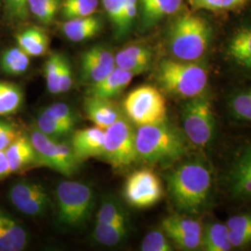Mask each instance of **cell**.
Instances as JSON below:
<instances>
[{
	"label": "cell",
	"mask_w": 251,
	"mask_h": 251,
	"mask_svg": "<svg viewBox=\"0 0 251 251\" xmlns=\"http://www.w3.org/2000/svg\"><path fill=\"white\" fill-rule=\"evenodd\" d=\"M168 190L175 207L185 215H199L210 205L213 177L210 165L201 155L179 163L168 176Z\"/></svg>",
	"instance_id": "1"
},
{
	"label": "cell",
	"mask_w": 251,
	"mask_h": 251,
	"mask_svg": "<svg viewBox=\"0 0 251 251\" xmlns=\"http://www.w3.org/2000/svg\"><path fill=\"white\" fill-rule=\"evenodd\" d=\"M189 141L183 132L166 121L137 126L138 159L149 164L167 165L187 154Z\"/></svg>",
	"instance_id": "2"
},
{
	"label": "cell",
	"mask_w": 251,
	"mask_h": 251,
	"mask_svg": "<svg viewBox=\"0 0 251 251\" xmlns=\"http://www.w3.org/2000/svg\"><path fill=\"white\" fill-rule=\"evenodd\" d=\"M213 40V28L205 17L186 12L175 19L168 32V47L174 59L202 61Z\"/></svg>",
	"instance_id": "3"
},
{
	"label": "cell",
	"mask_w": 251,
	"mask_h": 251,
	"mask_svg": "<svg viewBox=\"0 0 251 251\" xmlns=\"http://www.w3.org/2000/svg\"><path fill=\"white\" fill-rule=\"evenodd\" d=\"M155 77L163 90L172 96L192 99L206 93L208 70L201 61L189 62L163 59L158 63Z\"/></svg>",
	"instance_id": "4"
},
{
	"label": "cell",
	"mask_w": 251,
	"mask_h": 251,
	"mask_svg": "<svg viewBox=\"0 0 251 251\" xmlns=\"http://www.w3.org/2000/svg\"><path fill=\"white\" fill-rule=\"evenodd\" d=\"M57 219L63 227L78 228L86 224L94 208V192L89 185L64 180L56 188Z\"/></svg>",
	"instance_id": "5"
},
{
	"label": "cell",
	"mask_w": 251,
	"mask_h": 251,
	"mask_svg": "<svg viewBox=\"0 0 251 251\" xmlns=\"http://www.w3.org/2000/svg\"><path fill=\"white\" fill-rule=\"evenodd\" d=\"M182 130L190 144L207 147L216 136V118L210 98L206 93L186 100L180 108Z\"/></svg>",
	"instance_id": "6"
},
{
	"label": "cell",
	"mask_w": 251,
	"mask_h": 251,
	"mask_svg": "<svg viewBox=\"0 0 251 251\" xmlns=\"http://www.w3.org/2000/svg\"><path fill=\"white\" fill-rule=\"evenodd\" d=\"M123 110L133 125H152L167 120V104L157 88L144 85L131 90L123 102Z\"/></svg>",
	"instance_id": "7"
},
{
	"label": "cell",
	"mask_w": 251,
	"mask_h": 251,
	"mask_svg": "<svg viewBox=\"0 0 251 251\" xmlns=\"http://www.w3.org/2000/svg\"><path fill=\"white\" fill-rule=\"evenodd\" d=\"M101 157L115 169L129 167L138 159L136 129L125 114L105 129L104 149Z\"/></svg>",
	"instance_id": "8"
},
{
	"label": "cell",
	"mask_w": 251,
	"mask_h": 251,
	"mask_svg": "<svg viewBox=\"0 0 251 251\" xmlns=\"http://www.w3.org/2000/svg\"><path fill=\"white\" fill-rule=\"evenodd\" d=\"M29 138L35 148L38 164L58 171L65 177H71L77 171L79 162L76 160L71 145L49 137L37 128L32 130Z\"/></svg>",
	"instance_id": "9"
},
{
	"label": "cell",
	"mask_w": 251,
	"mask_h": 251,
	"mask_svg": "<svg viewBox=\"0 0 251 251\" xmlns=\"http://www.w3.org/2000/svg\"><path fill=\"white\" fill-rule=\"evenodd\" d=\"M163 187L158 176L150 169L131 173L126 180L124 198L135 208H148L161 199Z\"/></svg>",
	"instance_id": "10"
},
{
	"label": "cell",
	"mask_w": 251,
	"mask_h": 251,
	"mask_svg": "<svg viewBox=\"0 0 251 251\" xmlns=\"http://www.w3.org/2000/svg\"><path fill=\"white\" fill-rule=\"evenodd\" d=\"M9 199L13 206L25 215H43L50 204L45 187L36 181L22 180L14 183L9 192Z\"/></svg>",
	"instance_id": "11"
},
{
	"label": "cell",
	"mask_w": 251,
	"mask_h": 251,
	"mask_svg": "<svg viewBox=\"0 0 251 251\" xmlns=\"http://www.w3.org/2000/svg\"><path fill=\"white\" fill-rule=\"evenodd\" d=\"M161 229L179 250L192 251L200 249L203 226L197 220L186 216H169L162 221Z\"/></svg>",
	"instance_id": "12"
},
{
	"label": "cell",
	"mask_w": 251,
	"mask_h": 251,
	"mask_svg": "<svg viewBox=\"0 0 251 251\" xmlns=\"http://www.w3.org/2000/svg\"><path fill=\"white\" fill-rule=\"evenodd\" d=\"M226 186L234 199L251 200V143L235 152L226 173Z\"/></svg>",
	"instance_id": "13"
},
{
	"label": "cell",
	"mask_w": 251,
	"mask_h": 251,
	"mask_svg": "<svg viewBox=\"0 0 251 251\" xmlns=\"http://www.w3.org/2000/svg\"><path fill=\"white\" fill-rule=\"evenodd\" d=\"M115 68V55L107 47L95 46L82 54L81 76L90 86L103 79Z\"/></svg>",
	"instance_id": "14"
},
{
	"label": "cell",
	"mask_w": 251,
	"mask_h": 251,
	"mask_svg": "<svg viewBox=\"0 0 251 251\" xmlns=\"http://www.w3.org/2000/svg\"><path fill=\"white\" fill-rule=\"evenodd\" d=\"M225 54L234 66L251 73V22L233 30L226 42Z\"/></svg>",
	"instance_id": "15"
},
{
	"label": "cell",
	"mask_w": 251,
	"mask_h": 251,
	"mask_svg": "<svg viewBox=\"0 0 251 251\" xmlns=\"http://www.w3.org/2000/svg\"><path fill=\"white\" fill-rule=\"evenodd\" d=\"M105 142V129L96 126L75 130L72 136L73 152L78 162L91 157L102 156Z\"/></svg>",
	"instance_id": "16"
},
{
	"label": "cell",
	"mask_w": 251,
	"mask_h": 251,
	"mask_svg": "<svg viewBox=\"0 0 251 251\" xmlns=\"http://www.w3.org/2000/svg\"><path fill=\"white\" fill-rule=\"evenodd\" d=\"M28 233L12 216L0 209V251H21L26 248Z\"/></svg>",
	"instance_id": "17"
},
{
	"label": "cell",
	"mask_w": 251,
	"mask_h": 251,
	"mask_svg": "<svg viewBox=\"0 0 251 251\" xmlns=\"http://www.w3.org/2000/svg\"><path fill=\"white\" fill-rule=\"evenodd\" d=\"M84 108L87 117L94 125L102 129L113 125L124 114L113 100L93 96L86 99Z\"/></svg>",
	"instance_id": "18"
},
{
	"label": "cell",
	"mask_w": 251,
	"mask_h": 251,
	"mask_svg": "<svg viewBox=\"0 0 251 251\" xmlns=\"http://www.w3.org/2000/svg\"><path fill=\"white\" fill-rule=\"evenodd\" d=\"M115 61L117 67L137 75L149 70L151 67L152 50L146 46H127L115 55Z\"/></svg>",
	"instance_id": "19"
},
{
	"label": "cell",
	"mask_w": 251,
	"mask_h": 251,
	"mask_svg": "<svg viewBox=\"0 0 251 251\" xmlns=\"http://www.w3.org/2000/svg\"><path fill=\"white\" fill-rule=\"evenodd\" d=\"M135 75L121 68H116L103 79L90 86V96L111 99L118 96L130 84Z\"/></svg>",
	"instance_id": "20"
},
{
	"label": "cell",
	"mask_w": 251,
	"mask_h": 251,
	"mask_svg": "<svg viewBox=\"0 0 251 251\" xmlns=\"http://www.w3.org/2000/svg\"><path fill=\"white\" fill-rule=\"evenodd\" d=\"M11 173L25 169L32 164H38L35 148L29 136L19 135L18 138L5 150Z\"/></svg>",
	"instance_id": "21"
},
{
	"label": "cell",
	"mask_w": 251,
	"mask_h": 251,
	"mask_svg": "<svg viewBox=\"0 0 251 251\" xmlns=\"http://www.w3.org/2000/svg\"><path fill=\"white\" fill-rule=\"evenodd\" d=\"M101 29V22L94 16L66 20L62 25V32L73 42H82L96 36Z\"/></svg>",
	"instance_id": "22"
},
{
	"label": "cell",
	"mask_w": 251,
	"mask_h": 251,
	"mask_svg": "<svg viewBox=\"0 0 251 251\" xmlns=\"http://www.w3.org/2000/svg\"><path fill=\"white\" fill-rule=\"evenodd\" d=\"M200 249L206 251H229L233 246L226 224L212 222L203 228Z\"/></svg>",
	"instance_id": "23"
},
{
	"label": "cell",
	"mask_w": 251,
	"mask_h": 251,
	"mask_svg": "<svg viewBox=\"0 0 251 251\" xmlns=\"http://www.w3.org/2000/svg\"><path fill=\"white\" fill-rule=\"evenodd\" d=\"M18 46L30 57L42 56L49 48V36L39 27L26 28L16 36Z\"/></svg>",
	"instance_id": "24"
},
{
	"label": "cell",
	"mask_w": 251,
	"mask_h": 251,
	"mask_svg": "<svg viewBox=\"0 0 251 251\" xmlns=\"http://www.w3.org/2000/svg\"><path fill=\"white\" fill-rule=\"evenodd\" d=\"M233 249H239L251 243V212L232 216L226 221Z\"/></svg>",
	"instance_id": "25"
},
{
	"label": "cell",
	"mask_w": 251,
	"mask_h": 251,
	"mask_svg": "<svg viewBox=\"0 0 251 251\" xmlns=\"http://www.w3.org/2000/svg\"><path fill=\"white\" fill-rule=\"evenodd\" d=\"M182 6V0H157L152 6L141 12L142 24L144 28L155 25L163 19L177 13Z\"/></svg>",
	"instance_id": "26"
},
{
	"label": "cell",
	"mask_w": 251,
	"mask_h": 251,
	"mask_svg": "<svg viewBox=\"0 0 251 251\" xmlns=\"http://www.w3.org/2000/svg\"><path fill=\"white\" fill-rule=\"evenodd\" d=\"M24 101V92L18 85L0 81V117L18 112Z\"/></svg>",
	"instance_id": "27"
},
{
	"label": "cell",
	"mask_w": 251,
	"mask_h": 251,
	"mask_svg": "<svg viewBox=\"0 0 251 251\" xmlns=\"http://www.w3.org/2000/svg\"><path fill=\"white\" fill-rule=\"evenodd\" d=\"M30 65V56L20 47L10 48L4 51L0 59L1 69L10 75H21Z\"/></svg>",
	"instance_id": "28"
},
{
	"label": "cell",
	"mask_w": 251,
	"mask_h": 251,
	"mask_svg": "<svg viewBox=\"0 0 251 251\" xmlns=\"http://www.w3.org/2000/svg\"><path fill=\"white\" fill-rule=\"evenodd\" d=\"M227 106L234 119L251 124V87L232 93Z\"/></svg>",
	"instance_id": "29"
},
{
	"label": "cell",
	"mask_w": 251,
	"mask_h": 251,
	"mask_svg": "<svg viewBox=\"0 0 251 251\" xmlns=\"http://www.w3.org/2000/svg\"><path fill=\"white\" fill-rule=\"evenodd\" d=\"M92 235L94 240L100 245L105 247H114L125 240L127 235V225H113L96 222Z\"/></svg>",
	"instance_id": "30"
},
{
	"label": "cell",
	"mask_w": 251,
	"mask_h": 251,
	"mask_svg": "<svg viewBox=\"0 0 251 251\" xmlns=\"http://www.w3.org/2000/svg\"><path fill=\"white\" fill-rule=\"evenodd\" d=\"M96 222L113 225H128L127 215L117 198L105 197L96 215Z\"/></svg>",
	"instance_id": "31"
},
{
	"label": "cell",
	"mask_w": 251,
	"mask_h": 251,
	"mask_svg": "<svg viewBox=\"0 0 251 251\" xmlns=\"http://www.w3.org/2000/svg\"><path fill=\"white\" fill-rule=\"evenodd\" d=\"M102 5L116 36L118 38L126 36L128 31L125 23L126 0H102Z\"/></svg>",
	"instance_id": "32"
},
{
	"label": "cell",
	"mask_w": 251,
	"mask_h": 251,
	"mask_svg": "<svg viewBox=\"0 0 251 251\" xmlns=\"http://www.w3.org/2000/svg\"><path fill=\"white\" fill-rule=\"evenodd\" d=\"M251 0H187L196 11L206 10L211 12H228L244 8Z\"/></svg>",
	"instance_id": "33"
},
{
	"label": "cell",
	"mask_w": 251,
	"mask_h": 251,
	"mask_svg": "<svg viewBox=\"0 0 251 251\" xmlns=\"http://www.w3.org/2000/svg\"><path fill=\"white\" fill-rule=\"evenodd\" d=\"M99 5V0H64L62 15L64 19L82 18L93 15Z\"/></svg>",
	"instance_id": "34"
},
{
	"label": "cell",
	"mask_w": 251,
	"mask_h": 251,
	"mask_svg": "<svg viewBox=\"0 0 251 251\" xmlns=\"http://www.w3.org/2000/svg\"><path fill=\"white\" fill-rule=\"evenodd\" d=\"M60 8V0H27V9L42 24H50Z\"/></svg>",
	"instance_id": "35"
},
{
	"label": "cell",
	"mask_w": 251,
	"mask_h": 251,
	"mask_svg": "<svg viewBox=\"0 0 251 251\" xmlns=\"http://www.w3.org/2000/svg\"><path fill=\"white\" fill-rule=\"evenodd\" d=\"M36 128L47 136L57 140L71 134L74 130V128L60 123L44 111L39 114L36 119Z\"/></svg>",
	"instance_id": "36"
},
{
	"label": "cell",
	"mask_w": 251,
	"mask_h": 251,
	"mask_svg": "<svg viewBox=\"0 0 251 251\" xmlns=\"http://www.w3.org/2000/svg\"><path fill=\"white\" fill-rule=\"evenodd\" d=\"M61 54H51L44 66L47 89L51 94H59V77L61 67Z\"/></svg>",
	"instance_id": "37"
},
{
	"label": "cell",
	"mask_w": 251,
	"mask_h": 251,
	"mask_svg": "<svg viewBox=\"0 0 251 251\" xmlns=\"http://www.w3.org/2000/svg\"><path fill=\"white\" fill-rule=\"evenodd\" d=\"M172 243L163 230H152L147 233L141 244L143 251H171Z\"/></svg>",
	"instance_id": "38"
},
{
	"label": "cell",
	"mask_w": 251,
	"mask_h": 251,
	"mask_svg": "<svg viewBox=\"0 0 251 251\" xmlns=\"http://www.w3.org/2000/svg\"><path fill=\"white\" fill-rule=\"evenodd\" d=\"M44 112L49 116L53 117L57 121L71 128H75L76 124V117L72 108L64 102H55L46 108Z\"/></svg>",
	"instance_id": "39"
},
{
	"label": "cell",
	"mask_w": 251,
	"mask_h": 251,
	"mask_svg": "<svg viewBox=\"0 0 251 251\" xmlns=\"http://www.w3.org/2000/svg\"><path fill=\"white\" fill-rule=\"evenodd\" d=\"M18 129L15 126L6 121L0 120V151L5 152L19 137Z\"/></svg>",
	"instance_id": "40"
},
{
	"label": "cell",
	"mask_w": 251,
	"mask_h": 251,
	"mask_svg": "<svg viewBox=\"0 0 251 251\" xmlns=\"http://www.w3.org/2000/svg\"><path fill=\"white\" fill-rule=\"evenodd\" d=\"M73 85L72 68L68 60L62 56L61 67H60V77H59V94L66 93L71 90Z\"/></svg>",
	"instance_id": "41"
},
{
	"label": "cell",
	"mask_w": 251,
	"mask_h": 251,
	"mask_svg": "<svg viewBox=\"0 0 251 251\" xmlns=\"http://www.w3.org/2000/svg\"><path fill=\"white\" fill-rule=\"evenodd\" d=\"M7 7L11 17L23 20L27 16V0H6Z\"/></svg>",
	"instance_id": "42"
},
{
	"label": "cell",
	"mask_w": 251,
	"mask_h": 251,
	"mask_svg": "<svg viewBox=\"0 0 251 251\" xmlns=\"http://www.w3.org/2000/svg\"><path fill=\"white\" fill-rule=\"evenodd\" d=\"M9 174H11V171L6 154L5 152L0 151V179H5Z\"/></svg>",
	"instance_id": "43"
}]
</instances>
